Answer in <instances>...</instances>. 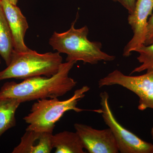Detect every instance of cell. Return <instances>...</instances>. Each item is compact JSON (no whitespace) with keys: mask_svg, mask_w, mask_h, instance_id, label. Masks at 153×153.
<instances>
[{"mask_svg":"<svg viewBox=\"0 0 153 153\" xmlns=\"http://www.w3.org/2000/svg\"><path fill=\"white\" fill-rule=\"evenodd\" d=\"M75 63L74 61L62 63L58 72L50 77L38 76L19 83L6 82L0 89V97L16 99L22 103L63 96L76 85V81L69 76Z\"/></svg>","mask_w":153,"mask_h":153,"instance_id":"cell-1","label":"cell"},{"mask_svg":"<svg viewBox=\"0 0 153 153\" xmlns=\"http://www.w3.org/2000/svg\"><path fill=\"white\" fill-rule=\"evenodd\" d=\"M7 1L10 2V3H11V4L17 5V3H18L19 0H7Z\"/></svg>","mask_w":153,"mask_h":153,"instance_id":"cell-17","label":"cell"},{"mask_svg":"<svg viewBox=\"0 0 153 153\" xmlns=\"http://www.w3.org/2000/svg\"><path fill=\"white\" fill-rule=\"evenodd\" d=\"M153 9V0H137L132 13L129 15L128 21L133 33L132 38L124 47V57H128L143 45L147 33L148 19Z\"/></svg>","mask_w":153,"mask_h":153,"instance_id":"cell-8","label":"cell"},{"mask_svg":"<svg viewBox=\"0 0 153 153\" xmlns=\"http://www.w3.org/2000/svg\"><path fill=\"white\" fill-rule=\"evenodd\" d=\"M113 1L120 3L128 11L129 15L132 13L135 7L136 0H112Z\"/></svg>","mask_w":153,"mask_h":153,"instance_id":"cell-16","label":"cell"},{"mask_svg":"<svg viewBox=\"0 0 153 153\" xmlns=\"http://www.w3.org/2000/svg\"><path fill=\"white\" fill-rule=\"evenodd\" d=\"M14 50L13 38L7 21L0 4V56L9 65Z\"/></svg>","mask_w":153,"mask_h":153,"instance_id":"cell-13","label":"cell"},{"mask_svg":"<svg viewBox=\"0 0 153 153\" xmlns=\"http://www.w3.org/2000/svg\"><path fill=\"white\" fill-rule=\"evenodd\" d=\"M102 118L112 131L119 151L121 153H153V144L147 142L127 129L115 117L109 103V95L106 91L100 95Z\"/></svg>","mask_w":153,"mask_h":153,"instance_id":"cell-6","label":"cell"},{"mask_svg":"<svg viewBox=\"0 0 153 153\" xmlns=\"http://www.w3.org/2000/svg\"><path fill=\"white\" fill-rule=\"evenodd\" d=\"M21 104L16 99L0 97V137L16 125L15 115Z\"/></svg>","mask_w":153,"mask_h":153,"instance_id":"cell-12","label":"cell"},{"mask_svg":"<svg viewBox=\"0 0 153 153\" xmlns=\"http://www.w3.org/2000/svg\"><path fill=\"white\" fill-rule=\"evenodd\" d=\"M62 62L63 58L58 52L40 54L30 49L25 52L14 50L10 63L0 71V81L38 76L50 77L58 72Z\"/></svg>","mask_w":153,"mask_h":153,"instance_id":"cell-4","label":"cell"},{"mask_svg":"<svg viewBox=\"0 0 153 153\" xmlns=\"http://www.w3.org/2000/svg\"><path fill=\"white\" fill-rule=\"evenodd\" d=\"M99 88L119 85L135 94L139 98L138 108L153 109V67L139 76H128L115 70L98 81Z\"/></svg>","mask_w":153,"mask_h":153,"instance_id":"cell-5","label":"cell"},{"mask_svg":"<svg viewBox=\"0 0 153 153\" xmlns=\"http://www.w3.org/2000/svg\"><path fill=\"white\" fill-rule=\"evenodd\" d=\"M151 135H152V139L153 140V126L151 130Z\"/></svg>","mask_w":153,"mask_h":153,"instance_id":"cell-18","label":"cell"},{"mask_svg":"<svg viewBox=\"0 0 153 153\" xmlns=\"http://www.w3.org/2000/svg\"><path fill=\"white\" fill-rule=\"evenodd\" d=\"M52 133L26 129L21 142L13 153H50L52 149Z\"/></svg>","mask_w":153,"mask_h":153,"instance_id":"cell-10","label":"cell"},{"mask_svg":"<svg viewBox=\"0 0 153 153\" xmlns=\"http://www.w3.org/2000/svg\"><path fill=\"white\" fill-rule=\"evenodd\" d=\"M153 44V14L148 21L147 33L145 45H149Z\"/></svg>","mask_w":153,"mask_h":153,"instance_id":"cell-15","label":"cell"},{"mask_svg":"<svg viewBox=\"0 0 153 153\" xmlns=\"http://www.w3.org/2000/svg\"><path fill=\"white\" fill-rule=\"evenodd\" d=\"M52 148L55 153H84V147L76 132L63 131L52 134Z\"/></svg>","mask_w":153,"mask_h":153,"instance_id":"cell-11","label":"cell"},{"mask_svg":"<svg viewBox=\"0 0 153 153\" xmlns=\"http://www.w3.org/2000/svg\"><path fill=\"white\" fill-rule=\"evenodd\" d=\"M134 52L139 54L137 59L141 63L132 71L131 74L141 72L153 67V44L149 45H143Z\"/></svg>","mask_w":153,"mask_h":153,"instance_id":"cell-14","label":"cell"},{"mask_svg":"<svg viewBox=\"0 0 153 153\" xmlns=\"http://www.w3.org/2000/svg\"><path fill=\"white\" fill-rule=\"evenodd\" d=\"M76 19L71 24L70 29L66 32L58 33L54 32L49 39V44L60 53L66 54V61H82L91 65L100 61H112L115 56L102 51V44L98 41H91L88 39L89 30L87 26L76 29Z\"/></svg>","mask_w":153,"mask_h":153,"instance_id":"cell-2","label":"cell"},{"mask_svg":"<svg viewBox=\"0 0 153 153\" xmlns=\"http://www.w3.org/2000/svg\"><path fill=\"white\" fill-rule=\"evenodd\" d=\"M74 128L84 149L89 153H117L118 148L112 131L109 128L94 129L90 126L75 123Z\"/></svg>","mask_w":153,"mask_h":153,"instance_id":"cell-7","label":"cell"},{"mask_svg":"<svg viewBox=\"0 0 153 153\" xmlns=\"http://www.w3.org/2000/svg\"><path fill=\"white\" fill-rule=\"evenodd\" d=\"M10 30L14 50L25 52L29 50L25 42V34L29 28L27 21L19 7L11 4L7 0H0Z\"/></svg>","mask_w":153,"mask_h":153,"instance_id":"cell-9","label":"cell"},{"mask_svg":"<svg viewBox=\"0 0 153 153\" xmlns=\"http://www.w3.org/2000/svg\"><path fill=\"white\" fill-rule=\"evenodd\" d=\"M1 59H0V64H1Z\"/></svg>","mask_w":153,"mask_h":153,"instance_id":"cell-19","label":"cell"},{"mask_svg":"<svg viewBox=\"0 0 153 153\" xmlns=\"http://www.w3.org/2000/svg\"><path fill=\"white\" fill-rule=\"evenodd\" d=\"M90 89L87 85L74 91V94L66 100H60L57 97L39 100L33 105L30 113L23 119L28 124L26 129L53 133L55 124L67 111H74L80 112L91 111L101 113V109L85 110L77 107L78 102L85 96Z\"/></svg>","mask_w":153,"mask_h":153,"instance_id":"cell-3","label":"cell"}]
</instances>
